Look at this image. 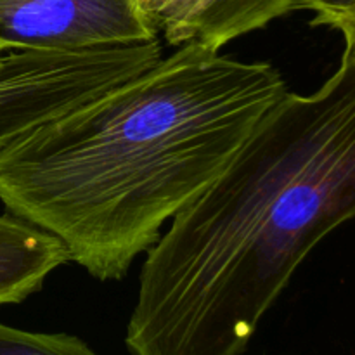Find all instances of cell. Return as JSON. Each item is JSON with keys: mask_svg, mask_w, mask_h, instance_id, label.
Returning a JSON list of instances; mask_svg holds the SVG:
<instances>
[{"mask_svg": "<svg viewBox=\"0 0 355 355\" xmlns=\"http://www.w3.org/2000/svg\"><path fill=\"white\" fill-rule=\"evenodd\" d=\"M158 40L137 0H0V51L78 52Z\"/></svg>", "mask_w": 355, "mask_h": 355, "instance_id": "cell-4", "label": "cell"}, {"mask_svg": "<svg viewBox=\"0 0 355 355\" xmlns=\"http://www.w3.org/2000/svg\"><path fill=\"white\" fill-rule=\"evenodd\" d=\"M64 243L14 215H0V305L21 304L69 262Z\"/></svg>", "mask_w": 355, "mask_h": 355, "instance_id": "cell-6", "label": "cell"}, {"mask_svg": "<svg viewBox=\"0 0 355 355\" xmlns=\"http://www.w3.org/2000/svg\"><path fill=\"white\" fill-rule=\"evenodd\" d=\"M298 10H311L312 26L340 31L345 42L343 55L355 54V0H300Z\"/></svg>", "mask_w": 355, "mask_h": 355, "instance_id": "cell-8", "label": "cell"}, {"mask_svg": "<svg viewBox=\"0 0 355 355\" xmlns=\"http://www.w3.org/2000/svg\"><path fill=\"white\" fill-rule=\"evenodd\" d=\"M0 355H99L66 333H35L0 322Z\"/></svg>", "mask_w": 355, "mask_h": 355, "instance_id": "cell-7", "label": "cell"}, {"mask_svg": "<svg viewBox=\"0 0 355 355\" xmlns=\"http://www.w3.org/2000/svg\"><path fill=\"white\" fill-rule=\"evenodd\" d=\"M286 92L270 62L179 45L0 148V201L92 277L121 279Z\"/></svg>", "mask_w": 355, "mask_h": 355, "instance_id": "cell-1", "label": "cell"}, {"mask_svg": "<svg viewBox=\"0 0 355 355\" xmlns=\"http://www.w3.org/2000/svg\"><path fill=\"white\" fill-rule=\"evenodd\" d=\"M168 45L198 42L214 51L298 10L300 0H137Z\"/></svg>", "mask_w": 355, "mask_h": 355, "instance_id": "cell-5", "label": "cell"}, {"mask_svg": "<svg viewBox=\"0 0 355 355\" xmlns=\"http://www.w3.org/2000/svg\"><path fill=\"white\" fill-rule=\"evenodd\" d=\"M0 55H2V51H0Z\"/></svg>", "mask_w": 355, "mask_h": 355, "instance_id": "cell-9", "label": "cell"}, {"mask_svg": "<svg viewBox=\"0 0 355 355\" xmlns=\"http://www.w3.org/2000/svg\"><path fill=\"white\" fill-rule=\"evenodd\" d=\"M355 217V54L288 90L141 269L130 355H243L309 253Z\"/></svg>", "mask_w": 355, "mask_h": 355, "instance_id": "cell-2", "label": "cell"}, {"mask_svg": "<svg viewBox=\"0 0 355 355\" xmlns=\"http://www.w3.org/2000/svg\"><path fill=\"white\" fill-rule=\"evenodd\" d=\"M162 58L159 40L78 52H2L0 148L146 71Z\"/></svg>", "mask_w": 355, "mask_h": 355, "instance_id": "cell-3", "label": "cell"}]
</instances>
